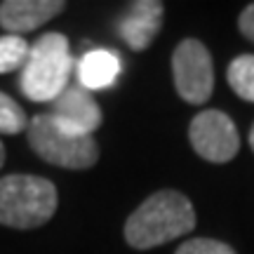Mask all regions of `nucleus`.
<instances>
[{"label": "nucleus", "instance_id": "nucleus-17", "mask_svg": "<svg viewBox=\"0 0 254 254\" xmlns=\"http://www.w3.org/2000/svg\"><path fill=\"white\" fill-rule=\"evenodd\" d=\"M250 148L254 151V125H252V129H250Z\"/></svg>", "mask_w": 254, "mask_h": 254}, {"label": "nucleus", "instance_id": "nucleus-7", "mask_svg": "<svg viewBox=\"0 0 254 254\" xmlns=\"http://www.w3.org/2000/svg\"><path fill=\"white\" fill-rule=\"evenodd\" d=\"M165 5L158 0H136L129 2L125 17L118 21V36L129 50L144 52L151 47L163 26Z\"/></svg>", "mask_w": 254, "mask_h": 254}, {"label": "nucleus", "instance_id": "nucleus-9", "mask_svg": "<svg viewBox=\"0 0 254 254\" xmlns=\"http://www.w3.org/2000/svg\"><path fill=\"white\" fill-rule=\"evenodd\" d=\"M64 9V0H5L0 2V26L12 36L31 33Z\"/></svg>", "mask_w": 254, "mask_h": 254}, {"label": "nucleus", "instance_id": "nucleus-8", "mask_svg": "<svg viewBox=\"0 0 254 254\" xmlns=\"http://www.w3.org/2000/svg\"><path fill=\"white\" fill-rule=\"evenodd\" d=\"M52 116L78 134H92L104 120L99 104L92 99L90 92L71 85L52 101Z\"/></svg>", "mask_w": 254, "mask_h": 254}, {"label": "nucleus", "instance_id": "nucleus-3", "mask_svg": "<svg viewBox=\"0 0 254 254\" xmlns=\"http://www.w3.org/2000/svg\"><path fill=\"white\" fill-rule=\"evenodd\" d=\"M73 68L68 38L64 33H45L28 50V59L21 68V94L31 101H55L66 87Z\"/></svg>", "mask_w": 254, "mask_h": 254}, {"label": "nucleus", "instance_id": "nucleus-6", "mask_svg": "<svg viewBox=\"0 0 254 254\" xmlns=\"http://www.w3.org/2000/svg\"><path fill=\"white\" fill-rule=\"evenodd\" d=\"M189 141L202 160L217 165L233 160L240 151V134H238L236 123L224 111L217 109L200 111L190 120Z\"/></svg>", "mask_w": 254, "mask_h": 254}, {"label": "nucleus", "instance_id": "nucleus-4", "mask_svg": "<svg viewBox=\"0 0 254 254\" xmlns=\"http://www.w3.org/2000/svg\"><path fill=\"white\" fill-rule=\"evenodd\" d=\"M26 134L28 146L40 160L64 170H90L99 160V146L92 134L71 132L52 113L33 116Z\"/></svg>", "mask_w": 254, "mask_h": 254}, {"label": "nucleus", "instance_id": "nucleus-14", "mask_svg": "<svg viewBox=\"0 0 254 254\" xmlns=\"http://www.w3.org/2000/svg\"><path fill=\"white\" fill-rule=\"evenodd\" d=\"M174 254H236V250L214 238H190Z\"/></svg>", "mask_w": 254, "mask_h": 254}, {"label": "nucleus", "instance_id": "nucleus-1", "mask_svg": "<svg viewBox=\"0 0 254 254\" xmlns=\"http://www.w3.org/2000/svg\"><path fill=\"white\" fill-rule=\"evenodd\" d=\"M195 228V209L179 190H158L125 221V240L134 250H151Z\"/></svg>", "mask_w": 254, "mask_h": 254}, {"label": "nucleus", "instance_id": "nucleus-5", "mask_svg": "<svg viewBox=\"0 0 254 254\" xmlns=\"http://www.w3.org/2000/svg\"><path fill=\"white\" fill-rule=\"evenodd\" d=\"M174 90L186 104H205L214 90V68L209 50L195 38H186L172 55Z\"/></svg>", "mask_w": 254, "mask_h": 254}, {"label": "nucleus", "instance_id": "nucleus-10", "mask_svg": "<svg viewBox=\"0 0 254 254\" xmlns=\"http://www.w3.org/2000/svg\"><path fill=\"white\" fill-rule=\"evenodd\" d=\"M123 62L111 50H90L78 62V80L82 90H106L118 80Z\"/></svg>", "mask_w": 254, "mask_h": 254}, {"label": "nucleus", "instance_id": "nucleus-12", "mask_svg": "<svg viewBox=\"0 0 254 254\" xmlns=\"http://www.w3.org/2000/svg\"><path fill=\"white\" fill-rule=\"evenodd\" d=\"M28 45L21 36H12L5 33L0 36V73H12L17 68H24L28 59Z\"/></svg>", "mask_w": 254, "mask_h": 254}, {"label": "nucleus", "instance_id": "nucleus-16", "mask_svg": "<svg viewBox=\"0 0 254 254\" xmlns=\"http://www.w3.org/2000/svg\"><path fill=\"white\" fill-rule=\"evenodd\" d=\"M5 165V146H2V141H0V167Z\"/></svg>", "mask_w": 254, "mask_h": 254}, {"label": "nucleus", "instance_id": "nucleus-15", "mask_svg": "<svg viewBox=\"0 0 254 254\" xmlns=\"http://www.w3.org/2000/svg\"><path fill=\"white\" fill-rule=\"evenodd\" d=\"M238 26H240V33H243L247 40H252L254 43V2H250V5L240 12Z\"/></svg>", "mask_w": 254, "mask_h": 254}, {"label": "nucleus", "instance_id": "nucleus-11", "mask_svg": "<svg viewBox=\"0 0 254 254\" xmlns=\"http://www.w3.org/2000/svg\"><path fill=\"white\" fill-rule=\"evenodd\" d=\"M228 85L243 101L254 104V55H240L228 64Z\"/></svg>", "mask_w": 254, "mask_h": 254}, {"label": "nucleus", "instance_id": "nucleus-2", "mask_svg": "<svg viewBox=\"0 0 254 254\" xmlns=\"http://www.w3.org/2000/svg\"><path fill=\"white\" fill-rule=\"evenodd\" d=\"M57 186L36 174H7L0 179V224L19 231L38 228L55 217Z\"/></svg>", "mask_w": 254, "mask_h": 254}, {"label": "nucleus", "instance_id": "nucleus-13", "mask_svg": "<svg viewBox=\"0 0 254 254\" xmlns=\"http://www.w3.org/2000/svg\"><path fill=\"white\" fill-rule=\"evenodd\" d=\"M28 129V118L17 101L0 92V134H19Z\"/></svg>", "mask_w": 254, "mask_h": 254}]
</instances>
